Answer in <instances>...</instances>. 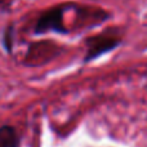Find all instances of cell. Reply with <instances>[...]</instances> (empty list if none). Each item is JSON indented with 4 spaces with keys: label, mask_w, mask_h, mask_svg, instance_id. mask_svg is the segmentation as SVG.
<instances>
[{
    "label": "cell",
    "mask_w": 147,
    "mask_h": 147,
    "mask_svg": "<svg viewBox=\"0 0 147 147\" xmlns=\"http://www.w3.org/2000/svg\"><path fill=\"white\" fill-rule=\"evenodd\" d=\"M49 30L54 31H63V25H62V9L56 8L45 12L36 23V32H47Z\"/></svg>",
    "instance_id": "7a4b0ae2"
},
{
    "label": "cell",
    "mask_w": 147,
    "mask_h": 147,
    "mask_svg": "<svg viewBox=\"0 0 147 147\" xmlns=\"http://www.w3.org/2000/svg\"><path fill=\"white\" fill-rule=\"evenodd\" d=\"M18 136L14 128L5 125L0 128V147H17Z\"/></svg>",
    "instance_id": "3957f363"
},
{
    "label": "cell",
    "mask_w": 147,
    "mask_h": 147,
    "mask_svg": "<svg viewBox=\"0 0 147 147\" xmlns=\"http://www.w3.org/2000/svg\"><path fill=\"white\" fill-rule=\"evenodd\" d=\"M117 44H119V40L116 38H109V36L90 38L88 40V53L85 56V61H90V59L101 56L105 52L111 51Z\"/></svg>",
    "instance_id": "6da1fadb"
},
{
    "label": "cell",
    "mask_w": 147,
    "mask_h": 147,
    "mask_svg": "<svg viewBox=\"0 0 147 147\" xmlns=\"http://www.w3.org/2000/svg\"><path fill=\"white\" fill-rule=\"evenodd\" d=\"M10 32H12V31L8 30L7 34H5L4 44H5V48H7V51H10V49H12V44H10V41H12V38H10Z\"/></svg>",
    "instance_id": "277c9868"
}]
</instances>
